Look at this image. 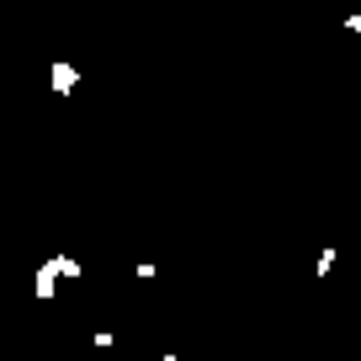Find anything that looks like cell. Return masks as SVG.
<instances>
[{"label":"cell","instance_id":"obj_1","mask_svg":"<svg viewBox=\"0 0 361 361\" xmlns=\"http://www.w3.org/2000/svg\"><path fill=\"white\" fill-rule=\"evenodd\" d=\"M54 293H59V260H43L32 271V298L37 303H54Z\"/></svg>","mask_w":361,"mask_h":361},{"label":"cell","instance_id":"obj_2","mask_svg":"<svg viewBox=\"0 0 361 361\" xmlns=\"http://www.w3.org/2000/svg\"><path fill=\"white\" fill-rule=\"evenodd\" d=\"M48 85H54V96H69V90L80 85V69L75 64H54L48 69Z\"/></svg>","mask_w":361,"mask_h":361},{"label":"cell","instance_id":"obj_3","mask_svg":"<svg viewBox=\"0 0 361 361\" xmlns=\"http://www.w3.org/2000/svg\"><path fill=\"white\" fill-rule=\"evenodd\" d=\"M329 271H335V245H324L319 260H314V276H329Z\"/></svg>","mask_w":361,"mask_h":361},{"label":"cell","instance_id":"obj_4","mask_svg":"<svg viewBox=\"0 0 361 361\" xmlns=\"http://www.w3.org/2000/svg\"><path fill=\"white\" fill-rule=\"evenodd\" d=\"M59 260V276H80V260L75 255H54Z\"/></svg>","mask_w":361,"mask_h":361},{"label":"cell","instance_id":"obj_5","mask_svg":"<svg viewBox=\"0 0 361 361\" xmlns=\"http://www.w3.org/2000/svg\"><path fill=\"white\" fill-rule=\"evenodd\" d=\"M345 32H356V37H361V11H350V16H345Z\"/></svg>","mask_w":361,"mask_h":361}]
</instances>
